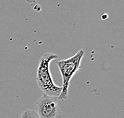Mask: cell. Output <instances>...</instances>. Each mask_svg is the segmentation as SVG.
Here are the masks:
<instances>
[{
	"mask_svg": "<svg viewBox=\"0 0 124 118\" xmlns=\"http://www.w3.org/2000/svg\"><path fill=\"white\" fill-rule=\"evenodd\" d=\"M19 118H39V117H38V115H37L35 112L32 110V109H26L20 115Z\"/></svg>",
	"mask_w": 124,
	"mask_h": 118,
	"instance_id": "cell-4",
	"label": "cell"
},
{
	"mask_svg": "<svg viewBox=\"0 0 124 118\" xmlns=\"http://www.w3.org/2000/svg\"><path fill=\"white\" fill-rule=\"evenodd\" d=\"M84 50H80L71 58L57 61V67L62 77L61 92L58 96L60 101L67 100L69 95V88L72 77L81 68L80 65L84 56Z\"/></svg>",
	"mask_w": 124,
	"mask_h": 118,
	"instance_id": "cell-2",
	"label": "cell"
},
{
	"mask_svg": "<svg viewBox=\"0 0 124 118\" xmlns=\"http://www.w3.org/2000/svg\"><path fill=\"white\" fill-rule=\"evenodd\" d=\"M56 59H58V56L53 53H46L41 56L37 70L36 81L43 93L58 97L61 92V86L54 83L50 72V63Z\"/></svg>",
	"mask_w": 124,
	"mask_h": 118,
	"instance_id": "cell-1",
	"label": "cell"
},
{
	"mask_svg": "<svg viewBox=\"0 0 124 118\" xmlns=\"http://www.w3.org/2000/svg\"><path fill=\"white\" fill-rule=\"evenodd\" d=\"M60 100L43 93L34 105V111L39 118H61L63 115Z\"/></svg>",
	"mask_w": 124,
	"mask_h": 118,
	"instance_id": "cell-3",
	"label": "cell"
}]
</instances>
